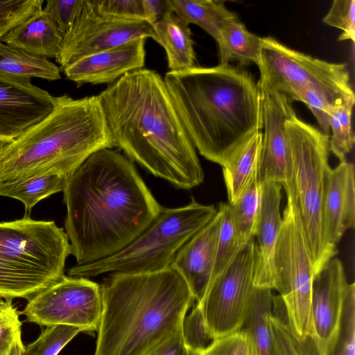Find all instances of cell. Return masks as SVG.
<instances>
[{"instance_id":"45","label":"cell","mask_w":355,"mask_h":355,"mask_svg":"<svg viewBox=\"0 0 355 355\" xmlns=\"http://www.w3.org/2000/svg\"><path fill=\"white\" fill-rule=\"evenodd\" d=\"M241 331V336L233 355H254L248 335L245 331Z\"/></svg>"},{"instance_id":"28","label":"cell","mask_w":355,"mask_h":355,"mask_svg":"<svg viewBox=\"0 0 355 355\" xmlns=\"http://www.w3.org/2000/svg\"><path fill=\"white\" fill-rule=\"evenodd\" d=\"M0 76L55 80L61 78L60 69L46 58L10 46L0 40Z\"/></svg>"},{"instance_id":"21","label":"cell","mask_w":355,"mask_h":355,"mask_svg":"<svg viewBox=\"0 0 355 355\" xmlns=\"http://www.w3.org/2000/svg\"><path fill=\"white\" fill-rule=\"evenodd\" d=\"M64 34L42 8L8 31L0 40L33 55L56 58Z\"/></svg>"},{"instance_id":"38","label":"cell","mask_w":355,"mask_h":355,"mask_svg":"<svg viewBox=\"0 0 355 355\" xmlns=\"http://www.w3.org/2000/svg\"><path fill=\"white\" fill-rule=\"evenodd\" d=\"M322 21L330 26L339 28L342 33L338 37L339 41L355 39V1L334 0L322 19Z\"/></svg>"},{"instance_id":"27","label":"cell","mask_w":355,"mask_h":355,"mask_svg":"<svg viewBox=\"0 0 355 355\" xmlns=\"http://www.w3.org/2000/svg\"><path fill=\"white\" fill-rule=\"evenodd\" d=\"M70 177L61 173H48L0 182V196L21 201L29 212L42 199L63 191Z\"/></svg>"},{"instance_id":"14","label":"cell","mask_w":355,"mask_h":355,"mask_svg":"<svg viewBox=\"0 0 355 355\" xmlns=\"http://www.w3.org/2000/svg\"><path fill=\"white\" fill-rule=\"evenodd\" d=\"M56 97L31 79L0 76V141L10 144L48 116Z\"/></svg>"},{"instance_id":"26","label":"cell","mask_w":355,"mask_h":355,"mask_svg":"<svg viewBox=\"0 0 355 355\" xmlns=\"http://www.w3.org/2000/svg\"><path fill=\"white\" fill-rule=\"evenodd\" d=\"M169 8L186 24H196L216 42L225 23L238 15L227 8L224 1L218 0H167Z\"/></svg>"},{"instance_id":"6","label":"cell","mask_w":355,"mask_h":355,"mask_svg":"<svg viewBox=\"0 0 355 355\" xmlns=\"http://www.w3.org/2000/svg\"><path fill=\"white\" fill-rule=\"evenodd\" d=\"M71 254L63 228L28 216L0 223V299L28 301L60 280Z\"/></svg>"},{"instance_id":"41","label":"cell","mask_w":355,"mask_h":355,"mask_svg":"<svg viewBox=\"0 0 355 355\" xmlns=\"http://www.w3.org/2000/svg\"><path fill=\"white\" fill-rule=\"evenodd\" d=\"M103 15L127 20H144L141 0H95Z\"/></svg>"},{"instance_id":"29","label":"cell","mask_w":355,"mask_h":355,"mask_svg":"<svg viewBox=\"0 0 355 355\" xmlns=\"http://www.w3.org/2000/svg\"><path fill=\"white\" fill-rule=\"evenodd\" d=\"M261 187L255 180L234 203H228L236 238L241 248L254 237Z\"/></svg>"},{"instance_id":"31","label":"cell","mask_w":355,"mask_h":355,"mask_svg":"<svg viewBox=\"0 0 355 355\" xmlns=\"http://www.w3.org/2000/svg\"><path fill=\"white\" fill-rule=\"evenodd\" d=\"M351 98H355L353 90H330L304 88L299 91L293 101L304 103L315 117L320 131L329 136V118L334 107Z\"/></svg>"},{"instance_id":"20","label":"cell","mask_w":355,"mask_h":355,"mask_svg":"<svg viewBox=\"0 0 355 355\" xmlns=\"http://www.w3.org/2000/svg\"><path fill=\"white\" fill-rule=\"evenodd\" d=\"M282 186L277 182L261 184L254 236L257 239L254 286L275 289V249L282 225L280 202Z\"/></svg>"},{"instance_id":"37","label":"cell","mask_w":355,"mask_h":355,"mask_svg":"<svg viewBox=\"0 0 355 355\" xmlns=\"http://www.w3.org/2000/svg\"><path fill=\"white\" fill-rule=\"evenodd\" d=\"M43 0L0 1V40L42 8Z\"/></svg>"},{"instance_id":"17","label":"cell","mask_w":355,"mask_h":355,"mask_svg":"<svg viewBox=\"0 0 355 355\" xmlns=\"http://www.w3.org/2000/svg\"><path fill=\"white\" fill-rule=\"evenodd\" d=\"M322 222L327 244L336 248L344 233L355 224L354 166L347 161L328 168L324 175Z\"/></svg>"},{"instance_id":"12","label":"cell","mask_w":355,"mask_h":355,"mask_svg":"<svg viewBox=\"0 0 355 355\" xmlns=\"http://www.w3.org/2000/svg\"><path fill=\"white\" fill-rule=\"evenodd\" d=\"M102 309L101 285L64 275L28 300L20 314L40 326L68 325L91 332L98 329Z\"/></svg>"},{"instance_id":"15","label":"cell","mask_w":355,"mask_h":355,"mask_svg":"<svg viewBox=\"0 0 355 355\" xmlns=\"http://www.w3.org/2000/svg\"><path fill=\"white\" fill-rule=\"evenodd\" d=\"M262 144L257 182L286 184L288 162V141L286 121L296 114L292 101L284 94H262Z\"/></svg>"},{"instance_id":"11","label":"cell","mask_w":355,"mask_h":355,"mask_svg":"<svg viewBox=\"0 0 355 355\" xmlns=\"http://www.w3.org/2000/svg\"><path fill=\"white\" fill-rule=\"evenodd\" d=\"M256 251L254 237L240 250L228 268L207 286L202 300L196 303L213 340L234 334L243 325L254 287Z\"/></svg>"},{"instance_id":"24","label":"cell","mask_w":355,"mask_h":355,"mask_svg":"<svg viewBox=\"0 0 355 355\" xmlns=\"http://www.w3.org/2000/svg\"><path fill=\"white\" fill-rule=\"evenodd\" d=\"M274 309L272 289L253 287L242 330L248 335L254 355H274L269 317Z\"/></svg>"},{"instance_id":"44","label":"cell","mask_w":355,"mask_h":355,"mask_svg":"<svg viewBox=\"0 0 355 355\" xmlns=\"http://www.w3.org/2000/svg\"><path fill=\"white\" fill-rule=\"evenodd\" d=\"M145 21L151 25L160 19L170 8L167 0H141Z\"/></svg>"},{"instance_id":"13","label":"cell","mask_w":355,"mask_h":355,"mask_svg":"<svg viewBox=\"0 0 355 355\" xmlns=\"http://www.w3.org/2000/svg\"><path fill=\"white\" fill-rule=\"evenodd\" d=\"M159 43L153 25L144 20H127L103 15L95 0L85 4L71 28L64 35L56 62L60 70L87 55L114 48L138 38Z\"/></svg>"},{"instance_id":"1","label":"cell","mask_w":355,"mask_h":355,"mask_svg":"<svg viewBox=\"0 0 355 355\" xmlns=\"http://www.w3.org/2000/svg\"><path fill=\"white\" fill-rule=\"evenodd\" d=\"M63 193L65 232L76 265L98 261L125 248L162 207L132 161L111 148L89 155L69 178Z\"/></svg>"},{"instance_id":"46","label":"cell","mask_w":355,"mask_h":355,"mask_svg":"<svg viewBox=\"0 0 355 355\" xmlns=\"http://www.w3.org/2000/svg\"><path fill=\"white\" fill-rule=\"evenodd\" d=\"M6 144H3L2 142L0 141V150L1 149V148L5 145Z\"/></svg>"},{"instance_id":"30","label":"cell","mask_w":355,"mask_h":355,"mask_svg":"<svg viewBox=\"0 0 355 355\" xmlns=\"http://www.w3.org/2000/svg\"><path fill=\"white\" fill-rule=\"evenodd\" d=\"M324 355H355V284L345 289L337 329Z\"/></svg>"},{"instance_id":"18","label":"cell","mask_w":355,"mask_h":355,"mask_svg":"<svg viewBox=\"0 0 355 355\" xmlns=\"http://www.w3.org/2000/svg\"><path fill=\"white\" fill-rule=\"evenodd\" d=\"M146 38H138L122 45L80 58L63 70L65 76L78 85L112 83L123 75L143 69Z\"/></svg>"},{"instance_id":"25","label":"cell","mask_w":355,"mask_h":355,"mask_svg":"<svg viewBox=\"0 0 355 355\" xmlns=\"http://www.w3.org/2000/svg\"><path fill=\"white\" fill-rule=\"evenodd\" d=\"M261 37L250 32L239 17L227 20L218 41L219 64L237 62L240 66L259 63Z\"/></svg>"},{"instance_id":"43","label":"cell","mask_w":355,"mask_h":355,"mask_svg":"<svg viewBox=\"0 0 355 355\" xmlns=\"http://www.w3.org/2000/svg\"><path fill=\"white\" fill-rule=\"evenodd\" d=\"M241 336V331L214 340L198 355H233Z\"/></svg>"},{"instance_id":"42","label":"cell","mask_w":355,"mask_h":355,"mask_svg":"<svg viewBox=\"0 0 355 355\" xmlns=\"http://www.w3.org/2000/svg\"><path fill=\"white\" fill-rule=\"evenodd\" d=\"M198 352L190 349L184 341L181 330L166 340L146 355H197Z\"/></svg>"},{"instance_id":"9","label":"cell","mask_w":355,"mask_h":355,"mask_svg":"<svg viewBox=\"0 0 355 355\" xmlns=\"http://www.w3.org/2000/svg\"><path fill=\"white\" fill-rule=\"evenodd\" d=\"M274 269L275 290L282 299L291 334L301 343L312 340L315 274L300 218L289 199L275 245Z\"/></svg>"},{"instance_id":"10","label":"cell","mask_w":355,"mask_h":355,"mask_svg":"<svg viewBox=\"0 0 355 355\" xmlns=\"http://www.w3.org/2000/svg\"><path fill=\"white\" fill-rule=\"evenodd\" d=\"M262 94L279 92L292 101L304 88L353 90L345 64L322 60L291 49L272 37L261 38L257 64Z\"/></svg>"},{"instance_id":"3","label":"cell","mask_w":355,"mask_h":355,"mask_svg":"<svg viewBox=\"0 0 355 355\" xmlns=\"http://www.w3.org/2000/svg\"><path fill=\"white\" fill-rule=\"evenodd\" d=\"M164 80L195 148L223 165L243 141L263 129L262 95L242 67L218 64L168 71Z\"/></svg>"},{"instance_id":"22","label":"cell","mask_w":355,"mask_h":355,"mask_svg":"<svg viewBox=\"0 0 355 355\" xmlns=\"http://www.w3.org/2000/svg\"><path fill=\"white\" fill-rule=\"evenodd\" d=\"M262 132H257L239 144L221 166L229 204L234 203L257 180Z\"/></svg>"},{"instance_id":"8","label":"cell","mask_w":355,"mask_h":355,"mask_svg":"<svg viewBox=\"0 0 355 355\" xmlns=\"http://www.w3.org/2000/svg\"><path fill=\"white\" fill-rule=\"evenodd\" d=\"M214 205L194 198L178 208L161 207L151 223L117 253L93 263L76 265L68 276L89 278L103 274H139L165 270L180 248L215 216Z\"/></svg>"},{"instance_id":"16","label":"cell","mask_w":355,"mask_h":355,"mask_svg":"<svg viewBox=\"0 0 355 355\" xmlns=\"http://www.w3.org/2000/svg\"><path fill=\"white\" fill-rule=\"evenodd\" d=\"M348 282L342 262L331 259L313 279L312 341L317 355H324L340 320L343 295Z\"/></svg>"},{"instance_id":"40","label":"cell","mask_w":355,"mask_h":355,"mask_svg":"<svg viewBox=\"0 0 355 355\" xmlns=\"http://www.w3.org/2000/svg\"><path fill=\"white\" fill-rule=\"evenodd\" d=\"M86 0H48L43 10L64 35L81 12Z\"/></svg>"},{"instance_id":"33","label":"cell","mask_w":355,"mask_h":355,"mask_svg":"<svg viewBox=\"0 0 355 355\" xmlns=\"http://www.w3.org/2000/svg\"><path fill=\"white\" fill-rule=\"evenodd\" d=\"M218 209L221 211V222L214 263L208 285L228 268L242 248L236 238L228 203L220 202Z\"/></svg>"},{"instance_id":"32","label":"cell","mask_w":355,"mask_h":355,"mask_svg":"<svg viewBox=\"0 0 355 355\" xmlns=\"http://www.w3.org/2000/svg\"><path fill=\"white\" fill-rule=\"evenodd\" d=\"M355 98L346 100L336 105L329 118V150L341 162L352 150L355 137L352 125V109Z\"/></svg>"},{"instance_id":"34","label":"cell","mask_w":355,"mask_h":355,"mask_svg":"<svg viewBox=\"0 0 355 355\" xmlns=\"http://www.w3.org/2000/svg\"><path fill=\"white\" fill-rule=\"evenodd\" d=\"M20 313L12 300L0 299V355H24Z\"/></svg>"},{"instance_id":"7","label":"cell","mask_w":355,"mask_h":355,"mask_svg":"<svg viewBox=\"0 0 355 355\" xmlns=\"http://www.w3.org/2000/svg\"><path fill=\"white\" fill-rule=\"evenodd\" d=\"M288 141L287 199L300 218L314 274L337 254L324 238L322 222L323 180L329 168V136L297 117L286 123Z\"/></svg>"},{"instance_id":"39","label":"cell","mask_w":355,"mask_h":355,"mask_svg":"<svg viewBox=\"0 0 355 355\" xmlns=\"http://www.w3.org/2000/svg\"><path fill=\"white\" fill-rule=\"evenodd\" d=\"M182 335L187 347L196 352L207 347L214 340L208 334L200 311L196 304L182 323Z\"/></svg>"},{"instance_id":"19","label":"cell","mask_w":355,"mask_h":355,"mask_svg":"<svg viewBox=\"0 0 355 355\" xmlns=\"http://www.w3.org/2000/svg\"><path fill=\"white\" fill-rule=\"evenodd\" d=\"M220 222L218 209L212 219L180 248L171 266L184 278L196 303L202 300L210 279Z\"/></svg>"},{"instance_id":"2","label":"cell","mask_w":355,"mask_h":355,"mask_svg":"<svg viewBox=\"0 0 355 355\" xmlns=\"http://www.w3.org/2000/svg\"><path fill=\"white\" fill-rule=\"evenodd\" d=\"M115 146L156 177L189 189L204 173L164 78L140 69L98 95Z\"/></svg>"},{"instance_id":"35","label":"cell","mask_w":355,"mask_h":355,"mask_svg":"<svg viewBox=\"0 0 355 355\" xmlns=\"http://www.w3.org/2000/svg\"><path fill=\"white\" fill-rule=\"evenodd\" d=\"M80 332V329L72 326L46 327L35 341L25 346L24 355H58Z\"/></svg>"},{"instance_id":"4","label":"cell","mask_w":355,"mask_h":355,"mask_svg":"<svg viewBox=\"0 0 355 355\" xmlns=\"http://www.w3.org/2000/svg\"><path fill=\"white\" fill-rule=\"evenodd\" d=\"M103 309L94 355H146L182 330L194 300L170 267L112 273L101 285Z\"/></svg>"},{"instance_id":"36","label":"cell","mask_w":355,"mask_h":355,"mask_svg":"<svg viewBox=\"0 0 355 355\" xmlns=\"http://www.w3.org/2000/svg\"><path fill=\"white\" fill-rule=\"evenodd\" d=\"M272 330L274 355H317L311 340L301 343L295 339L289 329L286 318H282L273 309L269 317Z\"/></svg>"},{"instance_id":"5","label":"cell","mask_w":355,"mask_h":355,"mask_svg":"<svg viewBox=\"0 0 355 355\" xmlns=\"http://www.w3.org/2000/svg\"><path fill=\"white\" fill-rule=\"evenodd\" d=\"M115 147L98 96L56 97L53 111L0 150V182L48 173L71 176L92 153Z\"/></svg>"},{"instance_id":"23","label":"cell","mask_w":355,"mask_h":355,"mask_svg":"<svg viewBox=\"0 0 355 355\" xmlns=\"http://www.w3.org/2000/svg\"><path fill=\"white\" fill-rule=\"evenodd\" d=\"M153 27L166 51L169 71L195 66L194 42L187 24L169 9Z\"/></svg>"}]
</instances>
